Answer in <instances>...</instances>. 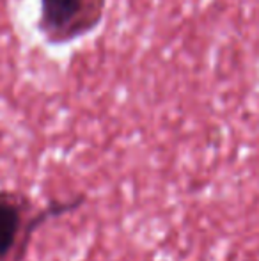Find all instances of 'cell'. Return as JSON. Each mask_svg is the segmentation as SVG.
I'll list each match as a JSON object with an SVG mask.
<instances>
[{
    "instance_id": "obj_1",
    "label": "cell",
    "mask_w": 259,
    "mask_h": 261,
    "mask_svg": "<svg viewBox=\"0 0 259 261\" xmlns=\"http://www.w3.org/2000/svg\"><path fill=\"white\" fill-rule=\"evenodd\" d=\"M83 203L85 196H78L36 208L23 194L0 190V261H25L32 237L43 224L75 212Z\"/></svg>"
},
{
    "instance_id": "obj_2",
    "label": "cell",
    "mask_w": 259,
    "mask_h": 261,
    "mask_svg": "<svg viewBox=\"0 0 259 261\" xmlns=\"http://www.w3.org/2000/svg\"><path fill=\"white\" fill-rule=\"evenodd\" d=\"M107 0H39L38 31L50 45H66L98 29Z\"/></svg>"
}]
</instances>
